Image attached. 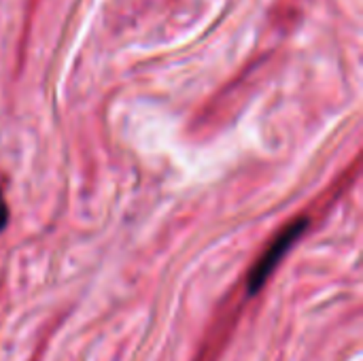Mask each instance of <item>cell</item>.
Returning <instances> with one entry per match:
<instances>
[{"instance_id": "6da1fadb", "label": "cell", "mask_w": 363, "mask_h": 361, "mask_svg": "<svg viewBox=\"0 0 363 361\" xmlns=\"http://www.w3.org/2000/svg\"><path fill=\"white\" fill-rule=\"evenodd\" d=\"M306 228H308V219L302 217V219L294 221L291 226H287L281 232V236H277V240L270 245V249L264 253V257L257 262V266L253 268V272L249 277V296H255L264 287V283L268 281V277L272 274V270L277 268V264L296 245V240L306 232Z\"/></svg>"}, {"instance_id": "7a4b0ae2", "label": "cell", "mask_w": 363, "mask_h": 361, "mask_svg": "<svg viewBox=\"0 0 363 361\" xmlns=\"http://www.w3.org/2000/svg\"><path fill=\"white\" fill-rule=\"evenodd\" d=\"M6 221H9V206H6V202H4V198L0 194V232L6 228Z\"/></svg>"}]
</instances>
